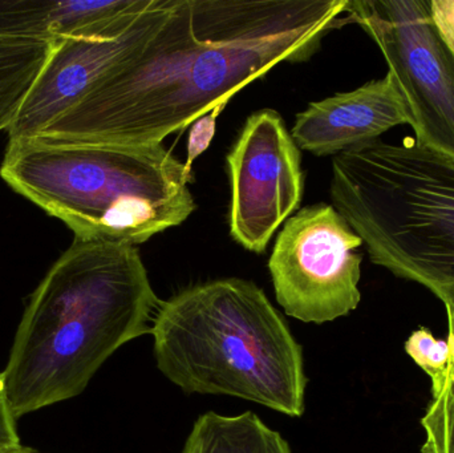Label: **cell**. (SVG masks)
<instances>
[{
    "label": "cell",
    "instance_id": "cell-1",
    "mask_svg": "<svg viewBox=\"0 0 454 453\" xmlns=\"http://www.w3.org/2000/svg\"><path fill=\"white\" fill-rule=\"evenodd\" d=\"M328 29L285 34L258 2L175 0L140 55L98 80L39 138L153 145L223 105L282 61L314 55Z\"/></svg>",
    "mask_w": 454,
    "mask_h": 453
},
{
    "label": "cell",
    "instance_id": "cell-2",
    "mask_svg": "<svg viewBox=\"0 0 454 453\" xmlns=\"http://www.w3.org/2000/svg\"><path fill=\"white\" fill-rule=\"evenodd\" d=\"M160 302L136 245L74 237L32 294L2 372L15 419L76 398Z\"/></svg>",
    "mask_w": 454,
    "mask_h": 453
},
{
    "label": "cell",
    "instance_id": "cell-3",
    "mask_svg": "<svg viewBox=\"0 0 454 453\" xmlns=\"http://www.w3.org/2000/svg\"><path fill=\"white\" fill-rule=\"evenodd\" d=\"M151 334L157 367L184 393L304 414L303 350L254 282L217 279L183 290L160 303Z\"/></svg>",
    "mask_w": 454,
    "mask_h": 453
},
{
    "label": "cell",
    "instance_id": "cell-4",
    "mask_svg": "<svg viewBox=\"0 0 454 453\" xmlns=\"http://www.w3.org/2000/svg\"><path fill=\"white\" fill-rule=\"evenodd\" d=\"M191 168L164 144L8 141L0 177L84 239L138 245L197 209Z\"/></svg>",
    "mask_w": 454,
    "mask_h": 453
},
{
    "label": "cell",
    "instance_id": "cell-5",
    "mask_svg": "<svg viewBox=\"0 0 454 453\" xmlns=\"http://www.w3.org/2000/svg\"><path fill=\"white\" fill-rule=\"evenodd\" d=\"M331 199L371 261L454 306V160L372 140L333 156Z\"/></svg>",
    "mask_w": 454,
    "mask_h": 453
},
{
    "label": "cell",
    "instance_id": "cell-6",
    "mask_svg": "<svg viewBox=\"0 0 454 453\" xmlns=\"http://www.w3.org/2000/svg\"><path fill=\"white\" fill-rule=\"evenodd\" d=\"M359 24L386 59L421 148L454 160V60L437 34L429 0H355Z\"/></svg>",
    "mask_w": 454,
    "mask_h": 453
},
{
    "label": "cell",
    "instance_id": "cell-7",
    "mask_svg": "<svg viewBox=\"0 0 454 453\" xmlns=\"http://www.w3.org/2000/svg\"><path fill=\"white\" fill-rule=\"evenodd\" d=\"M363 239L333 205L303 207L286 221L269 261L275 297L287 316L323 324L362 301Z\"/></svg>",
    "mask_w": 454,
    "mask_h": 453
},
{
    "label": "cell",
    "instance_id": "cell-8",
    "mask_svg": "<svg viewBox=\"0 0 454 453\" xmlns=\"http://www.w3.org/2000/svg\"><path fill=\"white\" fill-rule=\"evenodd\" d=\"M173 5L175 0H140L136 7L55 43L7 129L8 140L39 137L108 72L140 55Z\"/></svg>",
    "mask_w": 454,
    "mask_h": 453
},
{
    "label": "cell",
    "instance_id": "cell-9",
    "mask_svg": "<svg viewBox=\"0 0 454 453\" xmlns=\"http://www.w3.org/2000/svg\"><path fill=\"white\" fill-rule=\"evenodd\" d=\"M227 165L230 234L245 249L263 253L303 197L301 151L282 116L272 109L251 114Z\"/></svg>",
    "mask_w": 454,
    "mask_h": 453
},
{
    "label": "cell",
    "instance_id": "cell-10",
    "mask_svg": "<svg viewBox=\"0 0 454 453\" xmlns=\"http://www.w3.org/2000/svg\"><path fill=\"white\" fill-rule=\"evenodd\" d=\"M410 125L404 101L388 74L351 92L309 104L296 116L291 136L301 151L330 156L378 140L397 125Z\"/></svg>",
    "mask_w": 454,
    "mask_h": 453
},
{
    "label": "cell",
    "instance_id": "cell-11",
    "mask_svg": "<svg viewBox=\"0 0 454 453\" xmlns=\"http://www.w3.org/2000/svg\"><path fill=\"white\" fill-rule=\"evenodd\" d=\"M140 0H0V36L58 43Z\"/></svg>",
    "mask_w": 454,
    "mask_h": 453
},
{
    "label": "cell",
    "instance_id": "cell-12",
    "mask_svg": "<svg viewBox=\"0 0 454 453\" xmlns=\"http://www.w3.org/2000/svg\"><path fill=\"white\" fill-rule=\"evenodd\" d=\"M183 453H291V449L279 433L253 412L238 417L207 412L194 423Z\"/></svg>",
    "mask_w": 454,
    "mask_h": 453
},
{
    "label": "cell",
    "instance_id": "cell-13",
    "mask_svg": "<svg viewBox=\"0 0 454 453\" xmlns=\"http://www.w3.org/2000/svg\"><path fill=\"white\" fill-rule=\"evenodd\" d=\"M55 43L0 36V132H7Z\"/></svg>",
    "mask_w": 454,
    "mask_h": 453
},
{
    "label": "cell",
    "instance_id": "cell-14",
    "mask_svg": "<svg viewBox=\"0 0 454 453\" xmlns=\"http://www.w3.org/2000/svg\"><path fill=\"white\" fill-rule=\"evenodd\" d=\"M450 358L442 377L432 380L431 402L421 418V453H454V306L447 305Z\"/></svg>",
    "mask_w": 454,
    "mask_h": 453
},
{
    "label": "cell",
    "instance_id": "cell-15",
    "mask_svg": "<svg viewBox=\"0 0 454 453\" xmlns=\"http://www.w3.org/2000/svg\"><path fill=\"white\" fill-rule=\"evenodd\" d=\"M405 353L431 378L442 377L450 358L447 340H437L426 327L416 330L405 342Z\"/></svg>",
    "mask_w": 454,
    "mask_h": 453
},
{
    "label": "cell",
    "instance_id": "cell-16",
    "mask_svg": "<svg viewBox=\"0 0 454 453\" xmlns=\"http://www.w3.org/2000/svg\"><path fill=\"white\" fill-rule=\"evenodd\" d=\"M220 111L221 109H215V111L200 117L197 121L192 124L193 127H192L191 135H189L188 162H186L191 169L194 160L200 154L204 153L212 143L215 133V120H217V114Z\"/></svg>",
    "mask_w": 454,
    "mask_h": 453
},
{
    "label": "cell",
    "instance_id": "cell-17",
    "mask_svg": "<svg viewBox=\"0 0 454 453\" xmlns=\"http://www.w3.org/2000/svg\"><path fill=\"white\" fill-rule=\"evenodd\" d=\"M429 12L440 39L454 60V0H429Z\"/></svg>",
    "mask_w": 454,
    "mask_h": 453
},
{
    "label": "cell",
    "instance_id": "cell-18",
    "mask_svg": "<svg viewBox=\"0 0 454 453\" xmlns=\"http://www.w3.org/2000/svg\"><path fill=\"white\" fill-rule=\"evenodd\" d=\"M15 417L11 411L5 393L4 380L0 374V452L18 449L21 446L20 438L16 431Z\"/></svg>",
    "mask_w": 454,
    "mask_h": 453
},
{
    "label": "cell",
    "instance_id": "cell-19",
    "mask_svg": "<svg viewBox=\"0 0 454 453\" xmlns=\"http://www.w3.org/2000/svg\"><path fill=\"white\" fill-rule=\"evenodd\" d=\"M0 453H36L34 449H27V447H18V449H7V451H2Z\"/></svg>",
    "mask_w": 454,
    "mask_h": 453
}]
</instances>
